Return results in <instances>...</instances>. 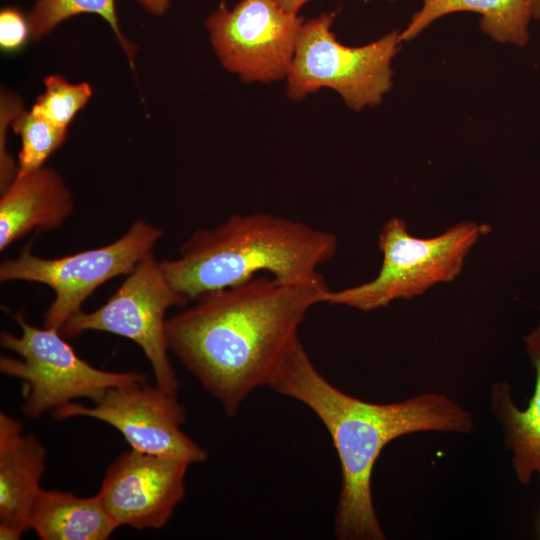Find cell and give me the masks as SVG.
I'll use <instances>...</instances> for the list:
<instances>
[{"instance_id": "9", "label": "cell", "mask_w": 540, "mask_h": 540, "mask_svg": "<svg viewBox=\"0 0 540 540\" xmlns=\"http://www.w3.org/2000/svg\"><path fill=\"white\" fill-rule=\"evenodd\" d=\"M303 23L275 0H241L212 13L206 26L227 70L246 82H269L287 77Z\"/></svg>"}, {"instance_id": "12", "label": "cell", "mask_w": 540, "mask_h": 540, "mask_svg": "<svg viewBox=\"0 0 540 540\" xmlns=\"http://www.w3.org/2000/svg\"><path fill=\"white\" fill-rule=\"evenodd\" d=\"M46 449L21 423L0 412V539L18 540L30 529V513L41 491Z\"/></svg>"}, {"instance_id": "14", "label": "cell", "mask_w": 540, "mask_h": 540, "mask_svg": "<svg viewBox=\"0 0 540 540\" xmlns=\"http://www.w3.org/2000/svg\"><path fill=\"white\" fill-rule=\"evenodd\" d=\"M524 343L536 373L529 405L524 410L518 409L506 382L492 384L490 400L491 410L512 452L515 475L520 483L527 485L534 475L540 480V324L524 336Z\"/></svg>"}, {"instance_id": "15", "label": "cell", "mask_w": 540, "mask_h": 540, "mask_svg": "<svg viewBox=\"0 0 540 540\" xmlns=\"http://www.w3.org/2000/svg\"><path fill=\"white\" fill-rule=\"evenodd\" d=\"M117 528L98 494L41 489L30 513V529L42 540H106Z\"/></svg>"}, {"instance_id": "5", "label": "cell", "mask_w": 540, "mask_h": 540, "mask_svg": "<svg viewBox=\"0 0 540 540\" xmlns=\"http://www.w3.org/2000/svg\"><path fill=\"white\" fill-rule=\"evenodd\" d=\"M335 13L304 21L287 75V94L299 100L323 87L335 90L354 110L379 104L392 87V59L399 50L394 30L359 47L337 41Z\"/></svg>"}, {"instance_id": "23", "label": "cell", "mask_w": 540, "mask_h": 540, "mask_svg": "<svg viewBox=\"0 0 540 540\" xmlns=\"http://www.w3.org/2000/svg\"><path fill=\"white\" fill-rule=\"evenodd\" d=\"M533 19L540 20V0H530Z\"/></svg>"}, {"instance_id": "7", "label": "cell", "mask_w": 540, "mask_h": 540, "mask_svg": "<svg viewBox=\"0 0 540 540\" xmlns=\"http://www.w3.org/2000/svg\"><path fill=\"white\" fill-rule=\"evenodd\" d=\"M163 230L137 220L120 238L107 245L59 258H41L27 244L16 258L0 263V281H27L44 284L54 293L43 316V326L60 331L82 311L86 299L102 284L129 274L138 262L153 252Z\"/></svg>"}, {"instance_id": "21", "label": "cell", "mask_w": 540, "mask_h": 540, "mask_svg": "<svg viewBox=\"0 0 540 540\" xmlns=\"http://www.w3.org/2000/svg\"><path fill=\"white\" fill-rule=\"evenodd\" d=\"M140 4L150 13L160 15L169 6V0H138Z\"/></svg>"}, {"instance_id": "19", "label": "cell", "mask_w": 540, "mask_h": 540, "mask_svg": "<svg viewBox=\"0 0 540 540\" xmlns=\"http://www.w3.org/2000/svg\"><path fill=\"white\" fill-rule=\"evenodd\" d=\"M45 91L36 100L32 111L66 129L76 113L92 95L87 83L72 84L60 75L45 78Z\"/></svg>"}, {"instance_id": "1", "label": "cell", "mask_w": 540, "mask_h": 540, "mask_svg": "<svg viewBox=\"0 0 540 540\" xmlns=\"http://www.w3.org/2000/svg\"><path fill=\"white\" fill-rule=\"evenodd\" d=\"M329 291L322 275L287 283L260 274L206 292L167 318L169 350L232 417L251 392L271 385L306 314Z\"/></svg>"}, {"instance_id": "2", "label": "cell", "mask_w": 540, "mask_h": 540, "mask_svg": "<svg viewBox=\"0 0 540 540\" xmlns=\"http://www.w3.org/2000/svg\"><path fill=\"white\" fill-rule=\"evenodd\" d=\"M295 399L327 429L341 467L335 535L341 540H383L372 495V472L385 446L417 432L470 433L472 414L444 393L427 392L401 401L373 403L331 384L315 367L300 339L271 385Z\"/></svg>"}, {"instance_id": "10", "label": "cell", "mask_w": 540, "mask_h": 540, "mask_svg": "<svg viewBox=\"0 0 540 540\" xmlns=\"http://www.w3.org/2000/svg\"><path fill=\"white\" fill-rule=\"evenodd\" d=\"M59 420L90 417L118 430L139 452L180 458L189 463L207 459L204 448L182 430L186 412L176 394L147 381L108 388L92 406L67 403L53 410Z\"/></svg>"}, {"instance_id": "16", "label": "cell", "mask_w": 540, "mask_h": 540, "mask_svg": "<svg viewBox=\"0 0 540 540\" xmlns=\"http://www.w3.org/2000/svg\"><path fill=\"white\" fill-rule=\"evenodd\" d=\"M400 40L418 36L436 19L454 12H475L481 15L482 32L498 43L525 46L530 38L529 24L533 19L530 0H422Z\"/></svg>"}, {"instance_id": "8", "label": "cell", "mask_w": 540, "mask_h": 540, "mask_svg": "<svg viewBox=\"0 0 540 540\" xmlns=\"http://www.w3.org/2000/svg\"><path fill=\"white\" fill-rule=\"evenodd\" d=\"M187 303L169 284L160 262L150 252L102 306L77 313L60 333L74 338L86 331H104L132 340L150 362L156 385L177 394L179 383L168 356L165 313L170 307Z\"/></svg>"}, {"instance_id": "13", "label": "cell", "mask_w": 540, "mask_h": 540, "mask_svg": "<svg viewBox=\"0 0 540 540\" xmlns=\"http://www.w3.org/2000/svg\"><path fill=\"white\" fill-rule=\"evenodd\" d=\"M73 209L72 194L54 169L17 174L0 198V251L32 230L59 228Z\"/></svg>"}, {"instance_id": "4", "label": "cell", "mask_w": 540, "mask_h": 540, "mask_svg": "<svg viewBox=\"0 0 540 540\" xmlns=\"http://www.w3.org/2000/svg\"><path fill=\"white\" fill-rule=\"evenodd\" d=\"M489 231L485 223L462 221L438 236L418 238L409 233L403 219L392 217L379 234L382 264L377 276L360 285L330 290L325 303L367 312L412 299L436 284L454 280L471 249Z\"/></svg>"}, {"instance_id": "11", "label": "cell", "mask_w": 540, "mask_h": 540, "mask_svg": "<svg viewBox=\"0 0 540 540\" xmlns=\"http://www.w3.org/2000/svg\"><path fill=\"white\" fill-rule=\"evenodd\" d=\"M184 459L131 449L107 468L98 495L119 528L160 529L184 498Z\"/></svg>"}, {"instance_id": "6", "label": "cell", "mask_w": 540, "mask_h": 540, "mask_svg": "<svg viewBox=\"0 0 540 540\" xmlns=\"http://www.w3.org/2000/svg\"><path fill=\"white\" fill-rule=\"evenodd\" d=\"M11 317L21 328V335L1 332L0 344L19 358L2 355L0 371L27 385L21 410L28 418H39L76 398L95 402L111 387L147 381L139 372L98 369L79 357L60 331L36 327L20 311Z\"/></svg>"}, {"instance_id": "18", "label": "cell", "mask_w": 540, "mask_h": 540, "mask_svg": "<svg viewBox=\"0 0 540 540\" xmlns=\"http://www.w3.org/2000/svg\"><path fill=\"white\" fill-rule=\"evenodd\" d=\"M11 124L21 137L17 174L22 175L43 166L45 161L63 144L67 130L47 118L26 112L20 107Z\"/></svg>"}, {"instance_id": "17", "label": "cell", "mask_w": 540, "mask_h": 540, "mask_svg": "<svg viewBox=\"0 0 540 540\" xmlns=\"http://www.w3.org/2000/svg\"><path fill=\"white\" fill-rule=\"evenodd\" d=\"M81 13L97 14L109 23L133 68L135 48L120 30L115 0H38L28 18L30 35L39 39L63 20Z\"/></svg>"}, {"instance_id": "20", "label": "cell", "mask_w": 540, "mask_h": 540, "mask_svg": "<svg viewBox=\"0 0 540 540\" xmlns=\"http://www.w3.org/2000/svg\"><path fill=\"white\" fill-rule=\"evenodd\" d=\"M30 34L29 22L21 12L6 8L0 13V45L5 51L18 50Z\"/></svg>"}, {"instance_id": "3", "label": "cell", "mask_w": 540, "mask_h": 540, "mask_svg": "<svg viewBox=\"0 0 540 540\" xmlns=\"http://www.w3.org/2000/svg\"><path fill=\"white\" fill-rule=\"evenodd\" d=\"M337 251V237L271 213L234 214L213 228L194 231L179 256L161 260L169 284L189 302L200 295L267 274L298 283L319 277Z\"/></svg>"}, {"instance_id": "22", "label": "cell", "mask_w": 540, "mask_h": 540, "mask_svg": "<svg viewBox=\"0 0 540 540\" xmlns=\"http://www.w3.org/2000/svg\"><path fill=\"white\" fill-rule=\"evenodd\" d=\"M287 12L297 14L299 9L309 0H275Z\"/></svg>"}]
</instances>
